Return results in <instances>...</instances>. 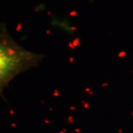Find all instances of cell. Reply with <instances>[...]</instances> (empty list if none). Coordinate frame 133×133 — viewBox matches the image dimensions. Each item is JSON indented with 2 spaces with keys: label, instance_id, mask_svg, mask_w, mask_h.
Wrapping results in <instances>:
<instances>
[{
  "label": "cell",
  "instance_id": "6da1fadb",
  "mask_svg": "<svg viewBox=\"0 0 133 133\" xmlns=\"http://www.w3.org/2000/svg\"><path fill=\"white\" fill-rule=\"evenodd\" d=\"M42 55L25 49L10 36L4 23H0V97L16 76L38 64Z\"/></svg>",
  "mask_w": 133,
  "mask_h": 133
}]
</instances>
